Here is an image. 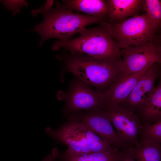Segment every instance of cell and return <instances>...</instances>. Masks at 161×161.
Here are the masks:
<instances>
[{
  "instance_id": "obj_1",
  "label": "cell",
  "mask_w": 161,
  "mask_h": 161,
  "mask_svg": "<svg viewBox=\"0 0 161 161\" xmlns=\"http://www.w3.org/2000/svg\"><path fill=\"white\" fill-rule=\"evenodd\" d=\"M55 4L56 7L54 9L46 10L41 6L32 11L33 16L41 13L44 16L42 22L31 30L38 32L40 35V47L51 38H55L59 41L69 40L86 26L105 21L97 17L73 12L59 1Z\"/></svg>"
},
{
  "instance_id": "obj_2",
  "label": "cell",
  "mask_w": 161,
  "mask_h": 161,
  "mask_svg": "<svg viewBox=\"0 0 161 161\" xmlns=\"http://www.w3.org/2000/svg\"><path fill=\"white\" fill-rule=\"evenodd\" d=\"M75 38L65 41H56L52 49H63L72 54L84 55L100 58L121 61V47L100 25L85 28Z\"/></svg>"
},
{
  "instance_id": "obj_3",
  "label": "cell",
  "mask_w": 161,
  "mask_h": 161,
  "mask_svg": "<svg viewBox=\"0 0 161 161\" xmlns=\"http://www.w3.org/2000/svg\"><path fill=\"white\" fill-rule=\"evenodd\" d=\"M69 53L64 60L66 68L89 85L99 89L108 88L120 76V61Z\"/></svg>"
},
{
  "instance_id": "obj_4",
  "label": "cell",
  "mask_w": 161,
  "mask_h": 161,
  "mask_svg": "<svg viewBox=\"0 0 161 161\" xmlns=\"http://www.w3.org/2000/svg\"><path fill=\"white\" fill-rule=\"evenodd\" d=\"M45 131L58 142L66 145V151L79 154L112 152L118 150L103 140L83 123L68 121L57 129L48 127Z\"/></svg>"
},
{
  "instance_id": "obj_5",
  "label": "cell",
  "mask_w": 161,
  "mask_h": 161,
  "mask_svg": "<svg viewBox=\"0 0 161 161\" xmlns=\"http://www.w3.org/2000/svg\"><path fill=\"white\" fill-rule=\"evenodd\" d=\"M122 46H136L161 38L160 30L146 13L128 18L116 24L106 21L100 23Z\"/></svg>"
},
{
  "instance_id": "obj_6",
  "label": "cell",
  "mask_w": 161,
  "mask_h": 161,
  "mask_svg": "<svg viewBox=\"0 0 161 161\" xmlns=\"http://www.w3.org/2000/svg\"><path fill=\"white\" fill-rule=\"evenodd\" d=\"M120 78L138 72L155 63H161V38L136 46H122Z\"/></svg>"
},
{
  "instance_id": "obj_7",
  "label": "cell",
  "mask_w": 161,
  "mask_h": 161,
  "mask_svg": "<svg viewBox=\"0 0 161 161\" xmlns=\"http://www.w3.org/2000/svg\"><path fill=\"white\" fill-rule=\"evenodd\" d=\"M68 118L83 123L103 140L117 149L126 151L130 147L114 131L104 109L72 113L68 115Z\"/></svg>"
},
{
  "instance_id": "obj_8",
  "label": "cell",
  "mask_w": 161,
  "mask_h": 161,
  "mask_svg": "<svg viewBox=\"0 0 161 161\" xmlns=\"http://www.w3.org/2000/svg\"><path fill=\"white\" fill-rule=\"evenodd\" d=\"M104 109L123 141L130 147L131 145H138L142 124L137 113L117 103L107 105Z\"/></svg>"
},
{
  "instance_id": "obj_9",
  "label": "cell",
  "mask_w": 161,
  "mask_h": 161,
  "mask_svg": "<svg viewBox=\"0 0 161 161\" xmlns=\"http://www.w3.org/2000/svg\"><path fill=\"white\" fill-rule=\"evenodd\" d=\"M103 93L93 89L79 80L73 85L63 112L68 115L82 111L104 109Z\"/></svg>"
},
{
  "instance_id": "obj_10",
  "label": "cell",
  "mask_w": 161,
  "mask_h": 161,
  "mask_svg": "<svg viewBox=\"0 0 161 161\" xmlns=\"http://www.w3.org/2000/svg\"><path fill=\"white\" fill-rule=\"evenodd\" d=\"M160 74L161 64L151 65L140 78L128 97L118 104L135 112L154 91L155 82Z\"/></svg>"
},
{
  "instance_id": "obj_11",
  "label": "cell",
  "mask_w": 161,
  "mask_h": 161,
  "mask_svg": "<svg viewBox=\"0 0 161 161\" xmlns=\"http://www.w3.org/2000/svg\"><path fill=\"white\" fill-rule=\"evenodd\" d=\"M149 66L138 72L120 78L110 85L103 93L105 107L113 103H119L125 100Z\"/></svg>"
},
{
  "instance_id": "obj_12",
  "label": "cell",
  "mask_w": 161,
  "mask_h": 161,
  "mask_svg": "<svg viewBox=\"0 0 161 161\" xmlns=\"http://www.w3.org/2000/svg\"><path fill=\"white\" fill-rule=\"evenodd\" d=\"M109 15L107 22L116 24L129 17L139 15L142 10L141 0H108Z\"/></svg>"
},
{
  "instance_id": "obj_13",
  "label": "cell",
  "mask_w": 161,
  "mask_h": 161,
  "mask_svg": "<svg viewBox=\"0 0 161 161\" xmlns=\"http://www.w3.org/2000/svg\"><path fill=\"white\" fill-rule=\"evenodd\" d=\"M142 124L161 120V82L159 80L154 91L135 112Z\"/></svg>"
},
{
  "instance_id": "obj_14",
  "label": "cell",
  "mask_w": 161,
  "mask_h": 161,
  "mask_svg": "<svg viewBox=\"0 0 161 161\" xmlns=\"http://www.w3.org/2000/svg\"><path fill=\"white\" fill-rule=\"evenodd\" d=\"M63 4L68 9L83 12L87 15L107 20L109 7L106 0H64Z\"/></svg>"
},
{
  "instance_id": "obj_15",
  "label": "cell",
  "mask_w": 161,
  "mask_h": 161,
  "mask_svg": "<svg viewBox=\"0 0 161 161\" xmlns=\"http://www.w3.org/2000/svg\"><path fill=\"white\" fill-rule=\"evenodd\" d=\"M126 151L118 150L112 152H98L79 154L66 150L59 153L58 150L55 157H59L62 161H121Z\"/></svg>"
},
{
  "instance_id": "obj_16",
  "label": "cell",
  "mask_w": 161,
  "mask_h": 161,
  "mask_svg": "<svg viewBox=\"0 0 161 161\" xmlns=\"http://www.w3.org/2000/svg\"><path fill=\"white\" fill-rule=\"evenodd\" d=\"M126 151L137 161H161L160 144L141 140L138 145Z\"/></svg>"
},
{
  "instance_id": "obj_17",
  "label": "cell",
  "mask_w": 161,
  "mask_h": 161,
  "mask_svg": "<svg viewBox=\"0 0 161 161\" xmlns=\"http://www.w3.org/2000/svg\"><path fill=\"white\" fill-rule=\"evenodd\" d=\"M142 9L150 17L159 29L161 26V1L159 0H141Z\"/></svg>"
},
{
  "instance_id": "obj_18",
  "label": "cell",
  "mask_w": 161,
  "mask_h": 161,
  "mask_svg": "<svg viewBox=\"0 0 161 161\" xmlns=\"http://www.w3.org/2000/svg\"><path fill=\"white\" fill-rule=\"evenodd\" d=\"M139 134L141 136V140L161 144V120L152 123L142 124Z\"/></svg>"
},
{
  "instance_id": "obj_19",
  "label": "cell",
  "mask_w": 161,
  "mask_h": 161,
  "mask_svg": "<svg viewBox=\"0 0 161 161\" xmlns=\"http://www.w3.org/2000/svg\"><path fill=\"white\" fill-rule=\"evenodd\" d=\"M4 5L8 9L13 10H16L17 12L19 11L18 9L22 5L27 6V3L22 1H3Z\"/></svg>"
},
{
  "instance_id": "obj_20",
  "label": "cell",
  "mask_w": 161,
  "mask_h": 161,
  "mask_svg": "<svg viewBox=\"0 0 161 161\" xmlns=\"http://www.w3.org/2000/svg\"><path fill=\"white\" fill-rule=\"evenodd\" d=\"M53 2V0H47L45 4H43L41 6L45 10H49L52 8Z\"/></svg>"
},
{
  "instance_id": "obj_21",
  "label": "cell",
  "mask_w": 161,
  "mask_h": 161,
  "mask_svg": "<svg viewBox=\"0 0 161 161\" xmlns=\"http://www.w3.org/2000/svg\"><path fill=\"white\" fill-rule=\"evenodd\" d=\"M121 161H136L126 150L124 156Z\"/></svg>"
},
{
  "instance_id": "obj_22",
  "label": "cell",
  "mask_w": 161,
  "mask_h": 161,
  "mask_svg": "<svg viewBox=\"0 0 161 161\" xmlns=\"http://www.w3.org/2000/svg\"><path fill=\"white\" fill-rule=\"evenodd\" d=\"M42 161H58L56 159L53 158L51 154H48L43 160Z\"/></svg>"
}]
</instances>
